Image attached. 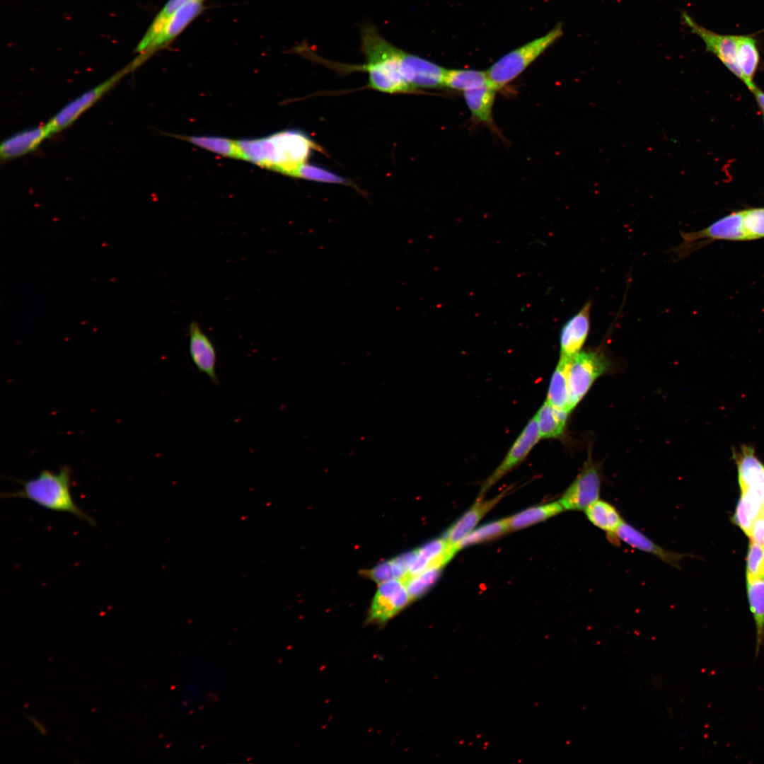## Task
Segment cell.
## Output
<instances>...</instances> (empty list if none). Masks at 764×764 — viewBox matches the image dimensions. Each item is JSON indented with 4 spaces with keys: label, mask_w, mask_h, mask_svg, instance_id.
<instances>
[{
    "label": "cell",
    "mask_w": 764,
    "mask_h": 764,
    "mask_svg": "<svg viewBox=\"0 0 764 764\" xmlns=\"http://www.w3.org/2000/svg\"><path fill=\"white\" fill-rule=\"evenodd\" d=\"M361 49L366 62L362 64H344L323 59L315 54L313 61L320 62L342 73L360 71L368 74V87L388 93H415L405 80L400 69L402 49L384 38L371 23L360 31Z\"/></svg>",
    "instance_id": "6da1fadb"
},
{
    "label": "cell",
    "mask_w": 764,
    "mask_h": 764,
    "mask_svg": "<svg viewBox=\"0 0 764 764\" xmlns=\"http://www.w3.org/2000/svg\"><path fill=\"white\" fill-rule=\"evenodd\" d=\"M71 473L68 466L61 467L57 473L43 470L33 478L18 480L19 490L3 492L1 497L28 499L51 511L71 514L96 526V521L76 504L71 495Z\"/></svg>",
    "instance_id": "7a4b0ae2"
},
{
    "label": "cell",
    "mask_w": 764,
    "mask_h": 764,
    "mask_svg": "<svg viewBox=\"0 0 764 764\" xmlns=\"http://www.w3.org/2000/svg\"><path fill=\"white\" fill-rule=\"evenodd\" d=\"M262 152V167L292 176L313 151L323 152L308 135L297 129H286L260 139Z\"/></svg>",
    "instance_id": "3957f363"
},
{
    "label": "cell",
    "mask_w": 764,
    "mask_h": 764,
    "mask_svg": "<svg viewBox=\"0 0 764 764\" xmlns=\"http://www.w3.org/2000/svg\"><path fill=\"white\" fill-rule=\"evenodd\" d=\"M562 34V24L558 23L546 35L503 56L486 71L491 85L497 91L502 89L520 75Z\"/></svg>",
    "instance_id": "277c9868"
},
{
    "label": "cell",
    "mask_w": 764,
    "mask_h": 764,
    "mask_svg": "<svg viewBox=\"0 0 764 764\" xmlns=\"http://www.w3.org/2000/svg\"><path fill=\"white\" fill-rule=\"evenodd\" d=\"M682 243L671 251L684 257L704 243L718 241H748L743 224V211L735 212L697 231L681 233Z\"/></svg>",
    "instance_id": "5b68a950"
},
{
    "label": "cell",
    "mask_w": 764,
    "mask_h": 764,
    "mask_svg": "<svg viewBox=\"0 0 764 764\" xmlns=\"http://www.w3.org/2000/svg\"><path fill=\"white\" fill-rule=\"evenodd\" d=\"M608 368V361L599 351H580L569 359L567 378L572 410L583 398L595 380Z\"/></svg>",
    "instance_id": "8992f818"
},
{
    "label": "cell",
    "mask_w": 764,
    "mask_h": 764,
    "mask_svg": "<svg viewBox=\"0 0 764 764\" xmlns=\"http://www.w3.org/2000/svg\"><path fill=\"white\" fill-rule=\"evenodd\" d=\"M130 71H132V69L129 63L103 83L85 91L64 105L46 123L51 134L63 130L71 125Z\"/></svg>",
    "instance_id": "52a82bcc"
},
{
    "label": "cell",
    "mask_w": 764,
    "mask_h": 764,
    "mask_svg": "<svg viewBox=\"0 0 764 764\" xmlns=\"http://www.w3.org/2000/svg\"><path fill=\"white\" fill-rule=\"evenodd\" d=\"M682 22L690 31L699 36L704 42L706 50L712 52L743 81L744 78L737 57V35L715 33L698 24L685 11L681 13Z\"/></svg>",
    "instance_id": "ba28073f"
},
{
    "label": "cell",
    "mask_w": 764,
    "mask_h": 764,
    "mask_svg": "<svg viewBox=\"0 0 764 764\" xmlns=\"http://www.w3.org/2000/svg\"><path fill=\"white\" fill-rule=\"evenodd\" d=\"M601 475L598 467L588 458L583 469L560 499L565 509L583 511L598 499Z\"/></svg>",
    "instance_id": "9c48e42d"
},
{
    "label": "cell",
    "mask_w": 764,
    "mask_h": 764,
    "mask_svg": "<svg viewBox=\"0 0 764 764\" xmlns=\"http://www.w3.org/2000/svg\"><path fill=\"white\" fill-rule=\"evenodd\" d=\"M204 0H190L182 6L169 19L161 32L149 46L132 62L134 70L158 50L171 43L181 33L199 16L204 8Z\"/></svg>",
    "instance_id": "30bf717a"
},
{
    "label": "cell",
    "mask_w": 764,
    "mask_h": 764,
    "mask_svg": "<svg viewBox=\"0 0 764 764\" xmlns=\"http://www.w3.org/2000/svg\"><path fill=\"white\" fill-rule=\"evenodd\" d=\"M400 69L405 80L417 91L419 88L444 87L446 69L403 50L400 55Z\"/></svg>",
    "instance_id": "8fae6325"
},
{
    "label": "cell",
    "mask_w": 764,
    "mask_h": 764,
    "mask_svg": "<svg viewBox=\"0 0 764 764\" xmlns=\"http://www.w3.org/2000/svg\"><path fill=\"white\" fill-rule=\"evenodd\" d=\"M540 436L534 416L527 423L499 465L481 485L479 497L484 494L514 467L521 463L538 442Z\"/></svg>",
    "instance_id": "7c38bea8"
},
{
    "label": "cell",
    "mask_w": 764,
    "mask_h": 764,
    "mask_svg": "<svg viewBox=\"0 0 764 764\" xmlns=\"http://www.w3.org/2000/svg\"><path fill=\"white\" fill-rule=\"evenodd\" d=\"M411 601L404 583L393 579L381 583L369 611L370 620L385 623L403 609Z\"/></svg>",
    "instance_id": "4fadbf2b"
},
{
    "label": "cell",
    "mask_w": 764,
    "mask_h": 764,
    "mask_svg": "<svg viewBox=\"0 0 764 764\" xmlns=\"http://www.w3.org/2000/svg\"><path fill=\"white\" fill-rule=\"evenodd\" d=\"M188 333L189 352L192 362L199 373L207 375L214 385H219L217 354L213 342L195 321L189 325Z\"/></svg>",
    "instance_id": "5bb4252c"
},
{
    "label": "cell",
    "mask_w": 764,
    "mask_h": 764,
    "mask_svg": "<svg viewBox=\"0 0 764 764\" xmlns=\"http://www.w3.org/2000/svg\"><path fill=\"white\" fill-rule=\"evenodd\" d=\"M611 543L623 542L631 548L649 553L674 567H679L683 554L665 550L631 524L623 521L616 532L608 536Z\"/></svg>",
    "instance_id": "9a60e30c"
},
{
    "label": "cell",
    "mask_w": 764,
    "mask_h": 764,
    "mask_svg": "<svg viewBox=\"0 0 764 764\" xmlns=\"http://www.w3.org/2000/svg\"><path fill=\"white\" fill-rule=\"evenodd\" d=\"M591 301L563 325L560 332V357L571 358L579 352L584 345L590 329Z\"/></svg>",
    "instance_id": "2e32d148"
},
{
    "label": "cell",
    "mask_w": 764,
    "mask_h": 764,
    "mask_svg": "<svg viewBox=\"0 0 764 764\" xmlns=\"http://www.w3.org/2000/svg\"><path fill=\"white\" fill-rule=\"evenodd\" d=\"M458 551L444 538L433 540L417 549L416 557L409 572L403 578L417 575L426 570L442 568Z\"/></svg>",
    "instance_id": "e0dca14e"
},
{
    "label": "cell",
    "mask_w": 764,
    "mask_h": 764,
    "mask_svg": "<svg viewBox=\"0 0 764 764\" xmlns=\"http://www.w3.org/2000/svg\"><path fill=\"white\" fill-rule=\"evenodd\" d=\"M502 492L490 499H483L479 497L475 504L444 533V538L450 544H458L477 526L479 521L494 508L506 495Z\"/></svg>",
    "instance_id": "ac0fdd59"
},
{
    "label": "cell",
    "mask_w": 764,
    "mask_h": 764,
    "mask_svg": "<svg viewBox=\"0 0 764 764\" xmlns=\"http://www.w3.org/2000/svg\"><path fill=\"white\" fill-rule=\"evenodd\" d=\"M50 135L52 134L46 124L16 133L1 143V158L8 160L30 153Z\"/></svg>",
    "instance_id": "d6986e66"
},
{
    "label": "cell",
    "mask_w": 764,
    "mask_h": 764,
    "mask_svg": "<svg viewBox=\"0 0 764 764\" xmlns=\"http://www.w3.org/2000/svg\"><path fill=\"white\" fill-rule=\"evenodd\" d=\"M497 91L491 84H487L463 92L466 105L475 122L493 124L492 111Z\"/></svg>",
    "instance_id": "ffe728a7"
},
{
    "label": "cell",
    "mask_w": 764,
    "mask_h": 764,
    "mask_svg": "<svg viewBox=\"0 0 764 764\" xmlns=\"http://www.w3.org/2000/svg\"><path fill=\"white\" fill-rule=\"evenodd\" d=\"M737 57L744 78L743 82L753 91L756 87L753 79L758 69L760 56L757 40L753 34L737 35Z\"/></svg>",
    "instance_id": "44dd1931"
},
{
    "label": "cell",
    "mask_w": 764,
    "mask_h": 764,
    "mask_svg": "<svg viewBox=\"0 0 764 764\" xmlns=\"http://www.w3.org/2000/svg\"><path fill=\"white\" fill-rule=\"evenodd\" d=\"M572 358V357H571ZM571 358L560 357L551 377L546 401L558 410L572 411L567 378L568 363Z\"/></svg>",
    "instance_id": "7402d4cb"
},
{
    "label": "cell",
    "mask_w": 764,
    "mask_h": 764,
    "mask_svg": "<svg viewBox=\"0 0 764 764\" xmlns=\"http://www.w3.org/2000/svg\"><path fill=\"white\" fill-rule=\"evenodd\" d=\"M584 511L588 520L606 532L607 537L613 535L624 521L618 510L605 500L598 499Z\"/></svg>",
    "instance_id": "603a6c76"
},
{
    "label": "cell",
    "mask_w": 764,
    "mask_h": 764,
    "mask_svg": "<svg viewBox=\"0 0 764 764\" xmlns=\"http://www.w3.org/2000/svg\"><path fill=\"white\" fill-rule=\"evenodd\" d=\"M747 592L756 624L755 656L758 657L764 644V578L747 579Z\"/></svg>",
    "instance_id": "cb8c5ba5"
},
{
    "label": "cell",
    "mask_w": 764,
    "mask_h": 764,
    "mask_svg": "<svg viewBox=\"0 0 764 764\" xmlns=\"http://www.w3.org/2000/svg\"><path fill=\"white\" fill-rule=\"evenodd\" d=\"M569 414L565 410L555 408L545 400L535 415L540 439L560 436L564 432Z\"/></svg>",
    "instance_id": "d4e9b609"
},
{
    "label": "cell",
    "mask_w": 764,
    "mask_h": 764,
    "mask_svg": "<svg viewBox=\"0 0 764 764\" xmlns=\"http://www.w3.org/2000/svg\"><path fill=\"white\" fill-rule=\"evenodd\" d=\"M565 509L560 501L533 507L508 517L510 529L518 530L562 513Z\"/></svg>",
    "instance_id": "484cf974"
},
{
    "label": "cell",
    "mask_w": 764,
    "mask_h": 764,
    "mask_svg": "<svg viewBox=\"0 0 764 764\" xmlns=\"http://www.w3.org/2000/svg\"><path fill=\"white\" fill-rule=\"evenodd\" d=\"M487 84H491L487 71L447 69L444 87L464 92Z\"/></svg>",
    "instance_id": "4316f807"
},
{
    "label": "cell",
    "mask_w": 764,
    "mask_h": 764,
    "mask_svg": "<svg viewBox=\"0 0 764 764\" xmlns=\"http://www.w3.org/2000/svg\"><path fill=\"white\" fill-rule=\"evenodd\" d=\"M189 1L190 0H168L154 18L138 43L135 52L139 54L142 53L161 32L172 16Z\"/></svg>",
    "instance_id": "83f0119b"
},
{
    "label": "cell",
    "mask_w": 764,
    "mask_h": 764,
    "mask_svg": "<svg viewBox=\"0 0 764 764\" xmlns=\"http://www.w3.org/2000/svg\"><path fill=\"white\" fill-rule=\"evenodd\" d=\"M184 140L216 154L231 158L242 159L236 141L221 137L190 136Z\"/></svg>",
    "instance_id": "f1b7e54d"
},
{
    "label": "cell",
    "mask_w": 764,
    "mask_h": 764,
    "mask_svg": "<svg viewBox=\"0 0 764 764\" xmlns=\"http://www.w3.org/2000/svg\"><path fill=\"white\" fill-rule=\"evenodd\" d=\"M509 519L505 518L485 524L473 529L463 540L455 545L457 551L463 548L484 542L500 536L510 531Z\"/></svg>",
    "instance_id": "f546056e"
},
{
    "label": "cell",
    "mask_w": 764,
    "mask_h": 764,
    "mask_svg": "<svg viewBox=\"0 0 764 764\" xmlns=\"http://www.w3.org/2000/svg\"><path fill=\"white\" fill-rule=\"evenodd\" d=\"M441 572V568L430 569L417 575L401 579L411 601L424 595L436 583Z\"/></svg>",
    "instance_id": "4dcf8cb0"
},
{
    "label": "cell",
    "mask_w": 764,
    "mask_h": 764,
    "mask_svg": "<svg viewBox=\"0 0 764 764\" xmlns=\"http://www.w3.org/2000/svg\"><path fill=\"white\" fill-rule=\"evenodd\" d=\"M291 177L320 183L352 185V183L346 178L322 167L307 163L299 166Z\"/></svg>",
    "instance_id": "1f68e13d"
},
{
    "label": "cell",
    "mask_w": 764,
    "mask_h": 764,
    "mask_svg": "<svg viewBox=\"0 0 764 764\" xmlns=\"http://www.w3.org/2000/svg\"><path fill=\"white\" fill-rule=\"evenodd\" d=\"M743 224L748 241L764 238V208L743 210Z\"/></svg>",
    "instance_id": "d6a6232c"
},
{
    "label": "cell",
    "mask_w": 764,
    "mask_h": 764,
    "mask_svg": "<svg viewBox=\"0 0 764 764\" xmlns=\"http://www.w3.org/2000/svg\"><path fill=\"white\" fill-rule=\"evenodd\" d=\"M747 579L764 578V546L750 541L747 555Z\"/></svg>",
    "instance_id": "836d02e7"
},
{
    "label": "cell",
    "mask_w": 764,
    "mask_h": 764,
    "mask_svg": "<svg viewBox=\"0 0 764 764\" xmlns=\"http://www.w3.org/2000/svg\"><path fill=\"white\" fill-rule=\"evenodd\" d=\"M365 574L368 577L379 584L395 579L393 565L390 560L378 564L371 569L365 572Z\"/></svg>",
    "instance_id": "e575fe53"
},
{
    "label": "cell",
    "mask_w": 764,
    "mask_h": 764,
    "mask_svg": "<svg viewBox=\"0 0 764 764\" xmlns=\"http://www.w3.org/2000/svg\"><path fill=\"white\" fill-rule=\"evenodd\" d=\"M748 537L751 540L764 546V517L761 514L754 520Z\"/></svg>",
    "instance_id": "d590c367"
},
{
    "label": "cell",
    "mask_w": 764,
    "mask_h": 764,
    "mask_svg": "<svg viewBox=\"0 0 764 764\" xmlns=\"http://www.w3.org/2000/svg\"><path fill=\"white\" fill-rule=\"evenodd\" d=\"M757 102L764 112V93L757 88L753 91Z\"/></svg>",
    "instance_id": "8d00e7d4"
},
{
    "label": "cell",
    "mask_w": 764,
    "mask_h": 764,
    "mask_svg": "<svg viewBox=\"0 0 764 764\" xmlns=\"http://www.w3.org/2000/svg\"><path fill=\"white\" fill-rule=\"evenodd\" d=\"M760 514H761V515H762V516H763L764 517V500H763V507H762V510H761V513H760Z\"/></svg>",
    "instance_id": "74e56055"
}]
</instances>
